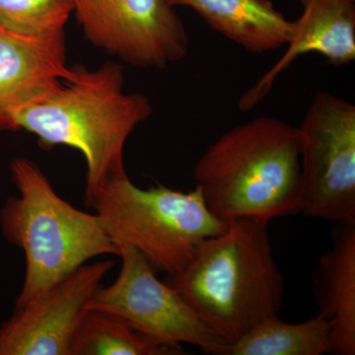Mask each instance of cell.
I'll return each mask as SVG.
<instances>
[{"mask_svg":"<svg viewBox=\"0 0 355 355\" xmlns=\"http://www.w3.org/2000/svg\"><path fill=\"white\" fill-rule=\"evenodd\" d=\"M153 114L148 98L125 92L121 64L73 67L60 87L16 114L13 130L36 135L43 147L64 146L83 154L87 165L85 203L111 182L128 177L123 151L130 135Z\"/></svg>","mask_w":355,"mask_h":355,"instance_id":"1","label":"cell"},{"mask_svg":"<svg viewBox=\"0 0 355 355\" xmlns=\"http://www.w3.org/2000/svg\"><path fill=\"white\" fill-rule=\"evenodd\" d=\"M165 282L225 343L279 316L284 302V277L273 256L268 223L254 219L227 222Z\"/></svg>","mask_w":355,"mask_h":355,"instance_id":"2","label":"cell"},{"mask_svg":"<svg viewBox=\"0 0 355 355\" xmlns=\"http://www.w3.org/2000/svg\"><path fill=\"white\" fill-rule=\"evenodd\" d=\"M207 209L224 222L272 219L302 211L298 128L260 116L222 135L193 171Z\"/></svg>","mask_w":355,"mask_h":355,"instance_id":"3","label":"cell"},{"mask_svg":"<svg viewBox=\"0 0 355 355\" xmlns=\"http://www.w3.org/2000/svg\"><path fill=\"white\" fill-rule=\"evenodd\" d=\"M11 175L19 197L4 203L0 227L7 241L25 254L24 282L15 307L38 297L95 257H119L100 217L62 200L36 163L15 159Z\"/></svg>","mask_w":355,"mask_h":355,"instance_id":"4","label":"cell"},{"mask_svg":"<svg viewBox=\"0 0 355 355\" xmlns=\"http://www.w3.org/2000/svg\"><path fill=\"white\" fill-rule=\"evenodd\" d=\"M90 207L114 244L135 248L169 275L182 272L198 246L227 226L209 211L197 187L189 193L161 184L144 190L121 178L98 191Z\"/></svg>","mask_w":355,"mask_h":355,"instance_id":"5","label":"cell"},{"mask_svg":"<svg viewBox=\"0 0 355 355\" xmlns=\"http://www.w3.org/2000/svg\"><path fill=\"white\" fill-rule=\"evenodd\" d=\"M300 135L302 211L355 223V106L328 92L313 98Z\"/></svg>","mask_w":355,"mask_h":355,"instance_id":"6","label":"cell"},{"mask_svg":"<svg viewBox=\"0 0 355 355\" xmlns=\"http://www.w3.org/2000/svg\"><path fill=\"white\" fill-rule=\"evenodd\" d=\"M121 268L110 286L96 291L87 310L120 318L149 338L166 345H188L218 355L225 343L202 323L171 286L156 277L146 257L128 244H116Z\"/></svg>","mask_w":355,"mask_h":355,"instance_id":"7","label":"cell"},{"mask_svg":"<svg viewBox=\"0 0 355 355\" xmlns=\"http://www.w3.org/2000/svg\"><path fill=\"white\" fill-rule=\"evenodd\" d=\"M72 1L89 41L132 67L164 69L188 55V32L165 0Z\"/></svg>","mask_w":355,"mask_h":355,"instance_id":"8","label":"cell"},{"mask_svg":"<svg viewBox=\"0 0 355 355\" xmlns=\"http://www.w3.org/2000/svg\"><path fill=\"white\" fill-rule=\"evenodd\" d=\"M111 260L84 263L0 327V355H71L72 343Z\"/></svg>","mask_w":355,"mask_h":355,"instance_id":"9","label":"cell"},{"mask_svg":"<svg viewBox=\"0 0 355 355\" xmlns=\"http://www.w3.org/2000/svg\"><path fill=\"white\" fill-rule=\"evenodd\" d=\"M302 14L292 22L291 38L282 57L253 87L240 97L243 112L258 106L272 90L277 77L301 55L319 53L335 67L355 60V0H299Z\"/></svg>","mask_w":355,"mask_h":355,"instance_id":"10","label":"cell"},{"mask_svg":"<svg viewBox=\"0 0 355 355\" xmlns=\"http://www.w3.org/2000/svg\"><path fill=\"white\" fill-rule=\"evenodd\" d=\"M65 36H21L0 26V132L13 130L21 110L43 99L71 76Z\"/></svg>","mask_w":355,"mask_h":355,"instance_id":"11","label":"cell"},{"mask_svg":"<svg viewBox=\"0 0 355 355\" xmlns=\"http://www.w3.org/2000/svg\"><path fill=\"white\" fill-rule=\"evenodd\" d=\"M320 257L313 289L322 317L331 324L330 354H355V223H338Z\"/></svg>","mask_w":355,"mask_h":355,"instance_id":"12","label":"cell"},{"mask_svg":"<svg viewBox=\"0 0 355 355\" xmlns=\"http://www.w3.org/2000/svg\"><path fill=\"white\" fill-rule=\"evenodd\" d=\"M193 9L214 31L252 53L286 46L292 22L270 0H165Z\"/></svg>","mask_w":355,"mask_h":355,"instance_id":"13","label":"cell"},{"mask_svg":"<svg viewBox=\"0 0 355 355\" xmlns=\"http://www.w3.org/2000/svg\"><path fill=\"white\" fill-rule=\"evenodd\" d=\"M331 340V324L321 315L297 324L286 323L277 316L225 343L218 355H323L330 354Z\"/></svg>","mask_w":355,"mask_h":355,"instance_id":"14","label":"cell"},{"mask_svg":"<svg viewBox=\"0 0 355 355\" xmlns=\"http://www.w3.org/2000/svg\"><path fill=\"white\" fill-rule=\"evenodd\" d=\"M180 345H166L133 329L120 318L87 310L72 343L71 355H172Z\"/></svg>","mask_w":355,"mask_h":355,"instance_id":"15","label":"cell"},{"mask_svg":"<svg viewBox=\"0 0 355 355\" xmlns=\"http://www.w3.org/2000/svg\"><path fill=\"white\" fill-rule=\"evenodd\" d=\"M72 14V0H0V26L29 38L65 36Z\"/></svg>","mask_w":355,"mask_h":355,"instance_id":"16","label":"cell"}]
</instances>
